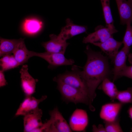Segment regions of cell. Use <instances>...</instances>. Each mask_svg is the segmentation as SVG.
I'll list each match as a JSON object with an SVG mask.
<instances>
[{
  "mask_svg": "<svg viewBox=\"0 0 132 132\" xmlns=\"http://www.w3.org/2000/svg\"><path fill=\"white\" fill-rule=\"evenodd\" d=\"M85 52L87 58L83 70H80L77 66H75L88 88L89 108L93 111L95 109L92 103L96 96L95 90L103 80L107 78L110 73L109 65L106 57L100 52L93 51L88 45L87 46Z\"/></svg>",
  "mask_w": 132,
  "mask_h": 132,
  "instance_id": "cell-1",
  "label": "cell"
},
{
  "mask_svg": "<svg viewBox=\"0 0 132 132\" xmlns=\"http://www.w3.org/2000/svg\"><path fill=\"white\" fill-rule=\"evenodd\" d=\"M53 80L57 83L58 89L65 100L75 104L82 103L88 105L89 98L88 95L55 77Z\"/></svg>",
  "mask_w": 132,
  "mask_h": 132,
  "instance_id": "cell-2",
  "label": "cell"
},
{
  "mask_svg": "<svg viewBox=\"0 0 132 132\" xmlns=\"http://www.w3.org/2000/svg\"><path fill=\"white\" fill-rule=\"evenodd\" d=\"M55 78L79 90L88 96V88L77 72L75 66H72L71 71H67Z\"/></svg>",
  "mask_w": 132,
  "mask_h": 132,
  "instance_id": "cell-3",
  "label": "cell"
},
{
  "mask_svg": "<svg viewBox=\"0 0 132 132\" xmlns=\"http://www.w3.org/2000/svg\"><path fill=\"white\" fill-rule=\"evenodd\" d=\"M64 54L56 53H50L46 52L44 53H37L29 51V57L36 56L42 58L46 61L51 67L64 65H72L74 63V60L71 59L66 58Z\"/></svg>",
  "mask_w": 132,
  "mask_h": 132,
  "instance_id": "cell-4",
  "label": "cell"
},
{
  "mask_svg": "<svg viewBox=\"0 0 132 132\" xmlns=\"http://www.w3.org/2000/svg\"><path fill=\"white\" fill-rule=\"evenodd\" d=\"M50 118L47 122L48 132H72L69 125L56 107L50 112Z\"/></svg>",
  "mask_w": 132,
  "mask_h": 132,
  "instance_id": "cell-5",
  "label": "cell"
},
{
  "mask_svg": "<svg viewBox=\"0 0 132 132\" xmlns=\"http://www.w3.org/2000/svg\"><path fill=\"white\" fill-rule=\"evenodd\" d=\"M117 32L116 29H112L108 27L99 26L95 28V32L84 37L83 42L85 43L92 44L96 42L103 43Z\"/></svg>",
  "mask_w": 132,
  "mask_h": 132,
  "instance_id": "cell-6",
  "label": "cell"
},
{
  "mask_svg": "<svg viewBox=\"0 0 132 132\" xmlns=\"http://www.w3.org/2000/svg\"><path fill=\"white\" fill-rule=\"evenodd\" d=\"M28 70V65H23L20 71L21 87L26 96H32L35 93L36 83L38 81L31 75Z\"/></svg>",
  "mask_w": 132,
  "mask_h": 132,
  "instance_id": "cell-7",
  "label": "cell"
},
{
  "mask_svg": "<svg viewBox=\"0 0 132 132\" xmlns=\"http://www.w3.org/2000/svg\"><path fill=\"white\" fill-rule=\"evenodd\" d=\"M46 96H42L37 99L32 96H27L21 103L15 114V116H24L38 109L40 103L45 100Z\"/></svg>",
  "mask_w": 132,
  "mask_h": 132,
  "instance_id": "cell-8",
  "label": "cell"
},
{
  "mask_svg": "<svg viewBox=\"0 0 132 132\" xmlns=\"http://www.w3.org/2000/svg\"><path fill=\"white\" fill-rule=\"evenodd\" d=\"M88 123V115L86 111L77 109L72 114L69 120V125L72 131H84Z\"/></svg>",
  "mask_w": 132,
  "mask_h": 132,
  "instance_id": "cell-9",
  "label": "cell"
},
{
  "mask_svg": "<svg viewBox=\"0 0 132 132\" xmlns=\"http://www.w3.org/2000/svg\"><path fill=\"white\" fill-rule=\"evenodd\" d=\"M66 25L62 28L60 32L57 35L58 37L62 40L66 41L75 36L86 32L87 30V26L74 24L69 18L66 19Z\"/></svg>",
  "mask_w": 132,
  "mask_h": 132,
  "instance_id": "cell-10",
  "label": "cell"
},
{
  "mask_svg": "<svg viewBox=\"0 0 132 132\" xmlns=\"http://www.w3.org/2000/svg\"><path fill=\"white\" fill-rule=\"evenodd\" d=\"M42 115V110L39 109L24 116V132H33V130L41 126L43 124L41 120Z\"/></svg>",
  "mask_w": 132,
  "mask_h": 132,
  "instance_id": "cell-11",
  "label": "cell"
},
{
  "mask_svg": "<svg viewBox=\"0 0 132 132\" xmlns=\"http://www.w3.org/2000/svg\"><path fill=\"white\" fill-rule=\"evenodd\" d=\"M50 39L43 43L42 45L46 52L64 54L67 47L69 44L66 41L59 39L57 36L54 34L50 35Z\"/></svg>",
  "mask_w": 132,
  "mask_h": 132,
  "instance_id": "cell-12",
  "label": "cell"
},
{
  "mask_svg": "<svg viewBox=\"0 0 132 132\" xmlns=\"http://www.w3.org/2000/svg\"><path fill=\"white\" fill-rule=\"evenodd\" d=\"M122 44V42L116 40L112 36L103 43L96 42L92 44L99 47L113 61Z\"/></svg>",
  "mask_w": 132,
  "mask_h": 132,
  "instance_id": "cell-13",
  "label": "cell"
},
{
  "mask_svg": "<svg viewBox=\"0 0 132 132\" xmlns=\"http://www.w3.org/2000/svg\"><path fill=\"white\" fill-rule=\"evenodd\" d=\"M123 104L120 102L109 103L103 105L100 113V118L104 121H112L117 118Z\"/></svg>",
  "mask_w": 132,
  "mask_h": 132,
  "instance_id": "cell-14",
  "label": "cell"
},
{
  "mask_svg": "<svg viewBox=\"0 0 132 132\" xmlns=\"http://www.w3.org/2000/svg\"><path fill=\"white\" fill-rule=\"evenodd\" d=\"M130 48L124 46L115 56L113 61L114 67L113 70V82L119 78L120 73L126 66V60L129 54Z\"/></svg>",
  "mask_w": 132,
  "mask_h": 132,
  "instance_id": "cell-15",
  "label": "cell"
},
{
  "mask_svg": "<svg viewBox=\"0 0 132 132\" xmlns=\"http://www.w3.org/2000/svg\"><path fill=\"white\" fill-rule=\"evenodd\" d=\"M120 16L121 23L124 24L132 22V0H115Z\"/></svg>",
  "mask_w": 132,
  "mask_h": 132,
  "instance_id": "cell-16",
  "label": "cell"
},
{
  "mask_svg": "<svg viewBox=\"0 0 132 132\" xmlns=\"http://www.w3.org/2000/svg\"><path fill=\"white\" fill-rule=\"evenodd\" d=\"M24 39H8L0 38V56L13 53L20 43Z\"/></svg>",
  "mask_w": 132,
  "mask_h": 132,
  "instance_id": "cell-17",
  "label": "cell"
},
{
  "mask_svg": "<svg viewBox=\"0 0 132 132\" xmlns=\"http://www.w3.org/2000/svg\"><path fill=\"white\" fill-rule=\"evenodd\" d=\"M43 26V22L37 19L31 18L26 19L23 24L24 32L30 35L35 34L41 30Z\"/></svg>",
  "mask_w": 132,
  "mask_h": 132,
  "instance_id": "cell-18",
  "label": "cell"
},
{
  "mask_svg": "<svg viewBox=\"0 0 132 132\" xmlns=\"http://www.w3.org/2000/svg\"><path fill=\"white\" fill-rule=\"evenodd\" d=\"M29 51L26 47L24 40H23L13 53L14 56L20 65L26 63L30 58Z\"/></svg>",
  "mask_w": 132,
  "mask_h": 132,
  "instance_id": "cell-19",
  "label": "cell"
},
{
  "mask_svg": "<svg viewBox=\"0 0 132 132\" xmlns=\"http://www.w3.org/2000/svg\"><path fill=\"white\" fill-rule=\"evenodd\" d=\"M100 88L112 101L116 99L119 91L113 82L111 81L108 78H105L102 82Z\"/></svg>",
  "mask_w": 132,
  "mask_h": 132,
  "instance_id": "cell-20",
  "label": "cell"
},
{
  "mask_svg": "<svg viewBox=\"0 0 132 132\" xmlns=\"http://www.w3.org/2000/svg\"><path fill=\"white\" fill-rule=\"evenodd\" d=\"M0 62L1 70L4 72L16 68L20 65L13 55L11 54L2 56Z\"/></svg>",
  "mask_w": 132,
  "mask_h": 132,
  "instance_id": "cell-21",
  "label": "cell"
},
{
  "mask_svg": "<svg viewBox=\"0 0 132 132\" xmlns=\"http://www.w3.org/2000/svg\"><path fill=\"white\" fill-rule=\"evenodd\" d=\"M100 0L102 7L104 17L106 23V27L111 29H115L110 6V0Z\"/></svg>",
  "mask_w": 132,
  "mask_h": 132,
  "instance_id": "cell-22",
  "label": "cell"
},
{
  "mask_svg": "<svg viewBox=\"0 0 132 132\" xmlns=\"http://www.w3.org/2000/svg\"><path fill=\"white\" fill-rule=\"evenodd\" d=\"M116 99L122 104L132 103V87L126 90L119 91Z\"/></svg>",
  "mask_w": 132,
  "mask_h": 132,
  "instance_id": "cell-23",
  "label": "cell"
},
{
  "mask_svg": "<svg viewBox=\"0 0 132 132\" xmlns=\"http://www.w3.org/2000/svg\"><path fill=\"white\" fill-rule=\"evenodd\" d=\"M105 128L106 132H122L123 131L120 123L119 119L109 121H104Z\"/></svg>",
  "mask_w": 132,
  "mask_h": 132,
  "instance_id": "cell-24",
  "label": "cell"
},
{
  "mask_svg": "<svg viewBox=\"0 0 132 132\" xmlns=\"http://www.w3.org/2000/svg\"><path fill=\"white\" fill-rule=\"evenodd\" d=\"M131 22H129L126 23V29L122 41L124 46L128 47H130V46L132 45V27L131 25Z\"/></svg>",
  "mask_w": 132,
  "mask_h": 132,
  "instance_id": "cell-25",
  "label": "cell"
},
{
  "mask_svg": "<svg viewBox=\"0 0 132 132\" xmlns=\"http://www.w3.org/2000/svg\"><path fill=\"white\" fill-rule=\"evenodd\" d=\"M125 76L132 79V65L130 66H127L120 72L119 78Z\"/></svg>",
  "mask_w": 132,
  "mask_h": 132,
  "instance_id": "cell-26",
  "label": "cell"
},
{
  "mask_svg": "<svg viewBox=\"0 0 132 132\" xmlns=\"http://www.w3.org/2000/svg\"><path fill=\"white\" fill-rule=\"evenodd\" d=\"M92 131L94 132H106L105 127L101 124H99L97 127L95 125H93Z\"/></svg>",
  "mask_w": 132,
  "mask_h": 132,
  "instance_id": "cell-27",
  "label": "cell"
},
{
  "mask_svg": "<svg viewBox=\"0 0 132 132\" xmlns=\"http://www.w3.org/2000/svg\"><path fill=\"white\" fill-rule=\"evenodd\" d=\"M4 71L0 70V87H1L6 85L7 82L5 79Z\"/></svg>",
  "mask_w": 132,
  "mask_h": 132,
  "instance_id": "cell-28",
  "label": "cell"
},
{
  "mask_svg": "<svg viewBox=\"0 0 132 132\" xmlns=\"http://www.w3.org/2000/svg\"><path fill=\"white\" fill-rule=\"evenodd\" d=\"M128 60L129 63L132 65V53H129L128 55Z\"/></svg>",
  "mask_w": 132,
  "mask_h": 132,
  "instance_id": "cell-29",
  "label": "cell"
},
{
  "mask_svg": "<svg viewBox=\"0 0 132 132\" xmlns=\"http://www.w3.org/2000/svg\"><path fill=\"white\" fill-rule=\"evenodd\" d=\"M128 113L130 117L132 120V106L129 108L128 110Z\"/></svg>",
  "mask_w": 132,
  "mask_h": 132,
  "instance_id": "cell-30",
  "label": "cell"
}]
</instances>
